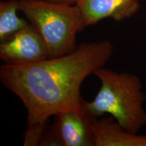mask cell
Returning a JSON list of instances; mask_svg holds the SVG:
<instances>
[{
  "label": "cell",
  "mask_w": 146,
  "mask_h": 146,
  "mask_svg": "<svg viewBox=\"0 0 146 146\" xmlns=\"http://www.w3.org/2000/svg\"><path fill=\"white\" fill-rule=\"evenodd\" d=\"M114 47L109 40L83 43L72 52L25 64L0 66V81L21 100L27 110L24 141L37 145L50 116L73 111L87 113L81 86L87 76L104 67Z\"/></svg>",
  "instance_id": "6da1fadb"
},
{
  "label": "cell",
  "mask_w": 146,
  "mask_h": 146,
  "mask_svg": "<svg viewBox=\"0 0 146 146\" xmlns=\"http://www.w3.org/2000/svg\"><path fill=\"white\" fill-rule=\"evenodd\" d=\"M94 74L101 82V87L93 101L83 100L87 114L93 118L109 114L126 130L137 133L146 124L143 108L145 96L139 78L104 66L95 71Z\"/></svg>",
  "instance_id": "7a4b0ae2"
},
{
  "label": "cell",
  "mask_w": 146,
  "mask_h": 146,
  "mask_svg": "<svg viewBox=\"0 0 146 146\" xmlns=\"http://www.w3.org/2000/svg\"><path fill=\"white\" fill-rule=\"evenodd\" d=\"M18 10L41 34L50 58L60 57L76 50V34L85 27L76 5L19 0Z\"/></svg>",
  "instance_id": "3957f363"
},
{
  "label": "cell",
  "mask_w": 146,
  "mask_h": 146,
  "mask_svg": "<svg viewBox=\"0 0 146 146\" xmlns=\"http://www.w3.org/2000/svg\"><path fill=\"white\" fill-rule=\"evenodd\" d=\"M87 113L67 111L57 114L52 129L41 138L39 145L95 146L92 123Z\"/></svg>",
  "instance_id": "277c9868"
},
{
  "label": "cell",
  "mask_w": 146,
  "mask_h": 146,
  "mask_svg": "<svg viewBox=\"0 0 146 146\" xmlns=\"http://www.w3.org/2000/svg\"><path fill=\"white\" fill-rule=\"evenodd\" d=\"M49 58L44 39L31 23L0 44V58L6 64H25Z\"/></svg>",
  "instance_id": "5b68a950"
},
{
  "label": "cell",
  "mask_w": 146,
  "mask_h": 146,
  "mask_svg": "<svg viewBox=\"0 0 146 146\" xmlns=\"http://www.w3.org/2000/svg\"><path fill=\"white\" fill-rule=\"evenodd\" d=\"M76 6L88 27L106 18L122 21L131 18L139 10L140 0H78Z\"/></svg>",
  "instance_id": "8992f818"
},
{
  "label": "cell",
  "mask_w": 146,
  "mask_h": 146,
  "mask_svg": "<svg viewBox=\"0 0 146 146\" xmlns=\"http://www.w3.org/2000/svg\"><path fill=\"white\" fill-rule=\"evenodd\" d=\"M112 117L92 123L95 146H146V135H139L126 130Z\"/></svg>",
  "instance_id": "52a82bcc"
},
{
  "label": "cell",
  "mask_w": 146,
  "mask_h": 146,
  "mask_svg": "<svg viewBox=\"0 0 146 146\" xmlns=\"http://www.w3.org/2000/svg\"><path fill=\"white\" fill-rule=\"evenodd\" d=\"M19 0L0 2V42L9 40L29 23L17 16Z\"/></svg>",
  "instance_id": "ba28073f"
},
{
  "label": "cell",
  "mask_w": 146,
  "mask_h": 146,
  "mask_svg": "<svg viewBox=\"0 0 146 146\" xmlns=\"http://www.w3.org/2000/svg\"><path fill=\"white\" fill-rule=\"evenodd\" d=\"M45 1L58 3H64V4L68 5H76V3L78 1V0H45Z\"/></svg>",
  "instance_id": "9c48e42d"
},
{
  "label": "cell",
  "mask_w": 146,
  "mask_h": 146,
  "mask_svg": "<svg viewBox=\"0 0 146 146\" xmlns=\"http://www.w3.org/2000/svg\"><path fill=\"white\" fill-rule=\"evenodd\" d=\"M10 1H15V0H10Z\"/></svg>",
  "instance_id": "30bf717a"
}]
</instances>
